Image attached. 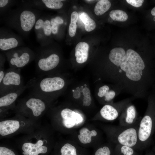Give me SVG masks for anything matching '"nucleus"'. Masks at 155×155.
Listing matches in <instances>:
<instances>
[{
  "instance_id": "obj_8",
  "label": "nucleus",
  "mask_w": 155,
  "mask_h": 155,
  "mask_svg": "<svg viewBox=\"0 0 155 155\" xmlns=\"http://www.w3.org/2000/svg\"><path fill=\"white\" fill-rule=\"evenodd\" d=\"M10 68L21 69L35 59L34 51L28 47L20 46L3 52Z\"/></svg>"
},
{
  "instance_id": "obj_1",
  "label": "nucleus",
  "mask_w": 155,
  "mask_h": 155,
  "mask_svg": "<svg viewBox=\"0 0 155 155\" xmlns=\"http://www.w3.org/2000/svg\"><path fill=\"white\" fill-rule=\"evenodd\" d=\"M17 7L11 9L1 17L5 26L15 30L24 38L28 37L41 15L40 11L28 7L18 1Z\"/></svg>"
},
{
  "instance_id": "obj_22",
  "label": "nucleus",
  "mask_w": 155,
  "mask_h": 155,
  "mask_svg": "<svg viewBox=\"0 0 155 155\" xmlns=\"http://www.w3.org/2000/svg\"><path fill=\"white\" fill-rule=\"evenodd\" d=\"M97 134V132L95 130L90 131L86 127H83L80 130L78 137L82 144H87L91 142L92 137L96 136Z\"/></svg>"
},
{
  "instance_id": "obj_25",
  "label": "nucleus",
  "mask_w": 155,
  "mask_h": 155,
  "mask_svg": "<svg viewBox=\"0 0 155 155\" xmlns=\"http://www.w3.org/2000/svg\"><path fill=\"white\" fill-rule=\"evenodd\" d=\"M80 17L81 20L84 24L85 29L87 31L90 32L94 29L96 27V23L87 13H82Z\"/></svg>"
},
{
  "instance_id": "obj_41",
  "label": "nucleus",
  "mask_w": 155,
  "mask_h": 155,
  "mask_svg": "<svg viewBox=\"0 0 155 155\" xmlns=\"http://www.w3.org/2000/svg\"><path fill=\"white\" fill-rule=\"evenodd\" d=\"M151 13L152 15L155 16V7H154L152 10Z\"/></svg>"
},
{
  "instance_id": "obj_12",
  "label": "nucleus",
  "mask_w": 155,
  "mask_h": 155,
  "mask_svg": "<svg viewBox=\"0 0 155 155\" xmlns=\"http://www.w3.org/2000/svg\"><path fill=\"white\" fill-rule=\"evenodd\" d=\"M36 39L40 46L50 44V39L52 34L51 19L41 15L37 20L34 28Z\"/></svg>"
},
{
  "instance_id": "obj_16",
  "label": "nucleus",
  "mask_w": 155,
  "mask_h": 155,
  "mask_svg": "<svg viewBox=\"0 0 155 155\" xmlns=\"http://www.w3.org/2000/svg\"><path fill=\"white\" fill-rule=\"evenodd\" d=\"M138 119L135 107L130 105L119 116V125L124 127L131 126L135 123Z\"/></svg>"
},
{
  "instance_id": "obj_26",
  "label": "nucleus",
  "mask_w": 155,
  "mask_h": 155,
  "mask_svg": "<svg viewBox=\"0 0 155 155\" xmlns=\"http://www.w3.org/2000/svg\"><path fill=\"white\" fill-rule=\"evenodd\" d=\"M18 1L12 0H0V17L11 9L13 6L16 5Z\"/></svg>"
},
{
  "instance_id": "obj_6",
  "label": "nucleus",
  "mask_w": 155,
  "mask_h": 155,
  "mask_svg": "<svg viewBox=\"0 0 155 155\" xmlns=\"http://www.w3.org/2000/svg\"><path fill=\"white\" fill-rule=\"evenodd\" d=\"M34 52L36 69L38 77L48 76L59 65L60 61V56L51 51L49 44L40 45Z\"/></svg>"
},
{
  "instance_id": "obj_29",
  "label": "nucleus",
  "mask_w": 155,
  "mask_h": 155,
  "mask_svg": "<svg viewBox=\"0 0 155 155\" xmlns=\"http://www.w3.org/2000/svg\"><path fill=\"white\" fill-rule=\"evenodd\" d=\"M93 155H114V149L108 145L102 146L96 150Z\"/></svg>"
},
{
  "instance_id": "obj_23",
  "label": "nucleus",
  "mask_w": 155,
  "mask_h": 155,
  "mask_svg": "<svg viewBox=\"0 0 155 155\" xmlns=\"http://www.w3.org/2000/svg\"><path fill=\"white\" fill-rule=\"evenodd\" d=\"M111 5V3L108 0L99 1L95 6L94 13L97 16L102 15L109 9Z\"/></svg>"
},
{
  "instance_id": "obj_9",
  "label": "nucleus",
  "mask_w": 155,
  "mask_h": 155,
  "mask_svg": "<svg viewBox=\"0 0 155 155\" xmlns=\"http://www.w3.org/2000/svg\"><path fill=\"white\" fill-rule=\"evenodd\" d=\"M155 131V112H148L141 119L138 129L139 149L149 146Z\"/></svg>"
},
{
  "instance_id": "obj_33",
  "label": "nucleus",
  "mask_w": 155,
  "mask_h": 155,
  "mask_svg": "<svg viewBox=\"0 0 155 155\" xmlns=\"http://www.w3.org/2000/svg\"><path fill=\"white\" fill-rule=\"evenodd\" d=\"M77 28L76 23H71L69 25L68 33L69 35L71 37L74 36L75 34Z\"/></svg>"
},
{
  "instance_id": "obj_7",
  "label": "nucleus",
  "mask_w": 155,
  "mask_h": 155,
  "mask_svg": "<svg viewBox=\"0 0 155 155\" xmlns=\"http://www.w3.org/2000/svg\"><path fill=\"white\" fill-rule=\"evenodd\" d=\"M141 118L138 119L133 125L128 127L115 126L107 130L109 136L116 144L139 149L138 132Z\"/></svg>"
},
{
  "instance_id": "obj_35",
  "label": "nucleus",
  "mask_w": 155,
  "mask_h": 155,
  "mask_svg": "<svg viewBox=\"0 0 155 155\" xmlns=\"http://www.w3.org/2000/svg\"><path fill=\"white\" fill-rule=\"evenodd\" d=\"M128 3L131 5L136 7L141 6L144 0H126Z\"/></svg>"
},
{
  "instance_id": "obj_40",
  "label": "nucleus",
  "mask_w": 155,
  "mask_h": 155,
  "mask_svg": "<svg viewBox=\"0 0 155 155\" xmlns=\"http://www.w3.org/2000/svg\"><path fill=\"white\" fill-rule=\"evenodd\" d=\"M73 96L75 98H78L80 96V93L78 91H76L74 92Z\"/></svg>"
},
{
  "instance_id": "obj_11",
  "label": "nucleus",
  "mask_w": 155,
  "mask_h": 155,
  "mask_svg": "<svg viewBox=\"0 0 155 155\" xmlns=\"http://www.w3.org/2000/svg\"><path fill=\"white\" fill-rule=\"evenodd\" d=\"M22 37L5 26L0 28V49L5 52L18 47L25 46Z\"/></svg>"
},
{
  "instance_id": "obj_3",
  "label": "nucleus",
  "mask_w": 155,
  "mask_h": 155,
  "mask_svg": "<svg viewBox=\"0 0 155 155\" xmlns=\"http://www.w3.org/2000/svg\"><path fill=\"white\" fill-rule=\"evenodd\" d=\"M27 84L29 94L39 97L50 102L52 94L61 90L65 82L61 77L47 76L34 78Z\"/></svg>"
},
{
  "instance_id": "obj_18",
  "label": "nucleus",
  "mask_w": 155,
  "mask_h": 155,
  "mask_svg": "<svg viewBox=\"0 0 155 155\" xmlns=\"http://www.w3.org/2000/svg\"><path fill=\"white\" fill-rule=\"evenodd\" d=\"M119 109L112 105H105L100 110V116L102 119L105 120L113 121L119 117L120 111Z\"/></svg>"
},
{
  "instance_id": "obj_27",
  "label": "nucleus",
  "mask_w": 155,
  "mask_h": 155,
  "mask_svg": "<svg viewBox=\"0 0 155 155\" xmlns=\"http://www.w3.org/2000/svg\"><path fill=\"white\" fill-rule=\"evenodd\" d=\"M109 16L113 20L121 22L125 21L128 18V15L125 11L119 9L111 11Z\"/></svg>"
},
{
  "instance_id": "obj_34",
  "label": "nucleus",
  "mask_w": 155,
  "mask_h": 155,
  "mask_svg": "<svg viewBox=\"0 0 155 155\" xmlns=\"http://www.w3.org/2000/svg\"><path fill=\"white\" fill-rule=\"evenodd\" d=\"M109 90V87L106 85H104L100 87L98 90V96L100 97L104 96L108 92Z\"/></svg>"
},
{
  "instance_id": "obj_32",
  "label": "nucleus",
  "mask_w": 155,
  "mask_h": 155,
  "mask_svg": "<svg viewBox=\"0 0 155 155\" xmlns=\"http://www.w3.org/2000/svg\"><path fill=\"white\" fill-rule=\"evenodd\" d=\"M126 75L129 79L133 81H138L141 78V75L135 73H126Z\"/></svg>"
},
{
  "instance_id": "obj_14",
  "label": "nucleus",
  "mask_w": 155,
  "mask_h": 155,
  "mask_svg": "<svg viewBox=\"0 0 155 155\" xmlns=\"http://www.w3.org/2000/svg\"><path fill=\"white\" fill-rule=\"evenodd\" d=\"M59 0H22V3L26 6L39 10L49 9L58 10L63 7L62 1Z\"/></svg>"
},
{
  "instance_id": "obj_19",
  "label": "nucleus",
  "mask_w": 155,
  "mask_h": 155,
  "mask_svg": "<svg viewBox=\"0 0 155 155\" xmlns=\"http://www.w3.org/2000/svg\"><path fill=\"white\" fill-rule=\"evenodd\" d=\"M89 46L86 42H80L75 48V56L77 62L83 63L86 61L88 57Z\"/></svg>"
},
{
  "instance_id": "obj_42",
  "label": "nucleus",
  "mask_w": 155,
  "mask_h": 155,
  "mask_svg": "<svg viewBox=\"0 0 155 155\" xmlns=\"http://www.w3.org/2000/svg\"><path fill=\"white\" fill-rule=\"evenodd\" d=\"M153 19L155 21V16L154 17Z\"/></svg>"
},
{
  "instance_id": "obj_10",
  "label": "nucleus",
  "mask_w": 155,
  "mask_h": 155,
  "mask_svg": "<svg viewBox=\"0 0 155 155\" xmlns=\"http://www.w3.org/2000/svg\"><path fill=\"white\" fill-rule=\"evenodd\" d=\"M20 69L9 67L5 70L4 78L0 83V96L18 90L24 85Z\"/></svg>"
},
{
  "instance_id": "obj_13",
  "label": "nucleus",
  "mask_w": 155,
  "mask_h": 155,
  "mask_svg": "<svg viewBox=\"0 0 155 155\" xmlns=\"http://www.w3.org/2000/svg\"><path fill=\"white\" fill-rule=\"evenodd\" d=\"M28 88L26 84L18 90L0 96V111L7 113L9 109L13 110L16 106V101Z\"/></svg>"
},
{
  "instance_id": "obj_20",
  "label": "nucleus",
  "mask_w": 155,
  "mask_h": 155,
  "mask_svg": "<svg viewBox=\"0 0 155 155\" xmlns=\"http://www.w3.org/2000/svg\"><path fill=\"white\" fill-rule=\"evenodd\" d=\"M126 54L127 61L129 63L142 70L144 69L145 66L144 62L137 52L130 49L127 50Z\"/></svg>"
},
{
  "instance_id": "obj_36",
  "label": "nucleus",
  "mask_w": 155,
  "mask_h": 155,
  "mask_svg": "<svg viewBox=\"0 0 155 155\" xmlns=\"http://www.w3.org/2000/svg\"><path fill=\"white\" fill-rule=\"evenodd\" d=\"M115 95V92L113 90L108 91L104 96V100L106 102H109L112 100Z\"/></svg>"
},
{
  "instance_id": "obj_2",
  "label": "nucleus",
  "mask_w": 155,
  "mask_h": 155,
  "mask_svg": "<svg viewBox=\"0 0 155 155\" xmlns=\"http://www.w3.org/2000/svg\"><path fill=\"white\" fill-rule=\"evenodd\" d=\"M48 130L40 125L31 133L24 134L16 141L23 155H41L47 154L49 149Z\"/></svg>"
},
{
  "instance_id": "obj_15",
  "label": "nucleus",
  "mask_w": 155,
  "mask_h": 155,
  "mask_svg": "<svg viewBox=\"0 0 155 155\" xmlns=\"http://www.w3.org/2000/svg\"><path fill=\"white\" fill-rule=\"evenodd\" d=\"M61 124L65 128H72L81 123L83 120L81 115L71 109L64 108L59 113Z\"/></svg>"
},
{
  "instance_id": "obj_31",
  "label": "nucleus",
  "mask_w": 155,
  "mask_h": 155,
  "mask_svg": "<svg viewBox=\"0 0 155 155\" xmlns=\"http://www.w3.org/2000/svg\"><path fill=\"white\" fill-rule=\"evenodd\" d=\"M0 155H17L15 152L10 148L5 145L0 146Z\"/></svg>"
},
{
  "instance_id": "obj_28",
  "label": "nucleus",
  "mask_w": 155,
  "mask_h": 155,
  "mask_svg": "<svg viewBox=\"0 0 155 155\" xmlns=\"http://www.w3.org/2000/svg\"><path fill=\"white\" fill-rule=\"evenodd\" d=\"M121 69L126 73H135L142 75V70L137 67L131 65L127 61L122 64L120 66Z\"/></svg>"
},
{
  "instance_id": "obj_24",
  "label": "nucleus",
  "mask_w": 155,
  "mask_h": 155,
  "mask_svg": "<svg viewBox=\"0 0 155 155\" xmlns=\"http://www.w3.org/2000/svg\"><path fill=\"white\" fill-rule=\"evenodd\" d=\"M114 155H137L135 149L129 146L117 144L114 149Z\"/></svg>"
},
{
  "instance_id": "obj_38",
  "label": "nucleus",
  "mask_w": 155,
  "mask_h": 155,
  "mask_svg": "<svg viewBox=\"0 0 155 155\" xmlns=\"http://www.w3.org/2000/svg\"><path fill=\"white\" fill-rule=\"evenodd\" d=\"M92 98L90 96L84 97L83 100V105L86 106H88L91 104Z\"/></svg>"
},
{
  "instance_id": "obj_21",
  "label": "nucleus",
  "mask_w": 155,
  "mask_h": 155,
  "mask_svg": "<svg viewBox=\"0 0 155 155\" xmlns=\"http://www.w3.org/2000/svg\"><path fill=\"white\" fill-rule=\"evenodd\" d=\"M78 149L73 145L66 143L58 148L57 155H87L85 151Z\"/></svg>"
},
{
  "instance_id": "obj_5",
  "label": "nucleus",
  "mask_w": 155,
  "mask_h": 155,
  "mask_svg": "<svg viewBox=\"0 0 155 155\" xmlns=\"http://www.w3.org/2000/svg\"><path fill=\"white\" fill-rule=\"evenodd\" d=\"M40 125L36 121L16 114L13 117L0 121V137L6 138L20 133L29 134Z\"/></svg>"
},
{
  "instance_id": "obj_39",
  "label": "nucleus",
  "mask_w": 155,
  "mask_h": 155,
  "mask_svg": "<svg viewBox=\"0 0 155 155\" xmlns=\"http://www.w3.org/2000/svg\"><path fill=\"white\" fill-rule=\"evenodd\" d=\"M82 92L85 97H88L90 95V90L87 87H85L83 89Z\"/></svg>"
},
{
  "instance_id": "obj_17",
  "label": "nucleus",
  "mask_w": 155,
  "mask_h": 155,
  "mask_svg": "<svg viewBox=\"0 0 155 155\" xmlns=\"http://www.w3.org/2000/svg\"><path fill=\"white\" fill-rule=\"evenodd\" d=\"M109 58L112 63L118 66L127 62L126 52L121 47L112 49L109 53Z\"/></svg>"
},
{
  "instance_id": "obj_4",
  "label": "nucleus",
  "mask_w": 155,
  "mask_h": 155,
  "mask_svg": "<svg viewBox=\"0 0 155 155\" xmlns=\"http://www.w3.org/2000/svg\"><path fill=\"white\" fill-rule=\"evenodd\" d=\"M49 103L39 97L29 94L19 101L13 110L16 114L37 122L47 111Z\"/></svg>"
},
{
  "instance_id": "obj_37",
  "label": "nucleus",
  "mask_w": 155,
  "mask_h": 155,
  "mask_svg": "<svg viewBox=\"0 0 155 155\" xmlns=\"http://www.w3.org/2000/svg\"><path fill=\"white\" fill-rule=\"evenodd\" d=\"M78 18V13L77 12L74 11L72 13L71 15V23H76Z\"/></svg>"
},
{
  "instance_id": "obj_30",
  "label": "nucleus",
  "mask_w": 155,
  "mask_h": 155,
  "mask_svg": "<svg viewBox=\"0 0 155 155\" xmlns=\"http://www.w3.org/2000/svg\"><path fill=\"white\" fill-rule=\"evenodd\" d=\"M5 54L0 53V83L2 81L4 76L5 70L4 68V64L6 60Z\"/></svg>"
}]
</instances>
